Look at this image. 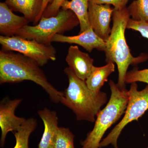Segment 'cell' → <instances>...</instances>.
I'll use <instances>...</instances> for the list:
<instances>
[{
    "instance_id": "1",
    "label": "cell",
    "mask_w": 148,
    "mask_h": 148,
    "mask_svg": "<svg viewBox=\"0 0 148 148\" xmlns=\"http://www.w3.org/2000/svg\"><path fill=\"white\" fill-rule=\"evenodd\" d=\"M40 66L32 58L19 53L0 51V84L16 83L31 81L42 88L54 103H60L63 92L48 80Z\"/></svg>"
},
{
    "instance_id": "2",
    "label": "cell",
    "mask_w": 148,
    "mask_h": 148,
    "mask_svg": "<svg viewBox=\"0 0 148 148\" xmlns=\"http://www.w3.org/2000/svg\"><path fill=\"white\" fill-rule=\"evenodd\" d=\"M127 7L114 10L112 14L113 26L110 34L106 41V61L115 63L119 72L117 85L120 89L125 88V78L130 65H137L148 59V54L142 53L134 57L130 52L125 38V31L130 18Z\"/></svg>"
},
{
    "instance_id": "3",
    "label": "cell",
    "mask_w": 148,
    "mask_h": 148,
    "mask_svg": "<svg viewBox=\"0 0 148 148\" xmlns=\"http://www.w3.org/2000/svg\"><path fill=\"white\" fill-rule=\"evenodd\" d=\"M64 72L69 84L63 92L60 103L73 111L77 120L95 122L97 115L107 102V94L90 90L85 81L78 77L69 67Z\"/></svg>"
},
{
    "instance_id": "4",
    "label": "cell",
    "mask_w": 148,
    "mask_h": 148,
    "mask_svg": "<svg viewBox=\"0 0 148 148\" xmlns=\"http://www.w3.org/2000/svg\"><path fill=\"white\" fill-rule=\"evenodd\" d=\"M111 90L110 100L105 108L97 115L93 129L85 140L81 142L82 148H99L106 131L124 113L129 99L128 90L120 89L112 80L109 83Z\"/></svg>"
},
{
    "instance_id": "5",
    "label": "cell",
    "mask_w": 148,
    "mask_h": 148,
    "mask_svg": "<svg viewBox=\"0 0 148 148\" xmlns=\"http://www.w3.org/2000/svg\"><path fill=\"white\" fill-rule=\"evenodd\" d=\"M79 24L78 19L73 12L61 9L56 16L49 17L42 16L36 25L25 26L15 36L50 45L53 36L58 34H63Z\"/></svg>"
},
{
    "instance_id": "6",
    "label": "cell",
    "mask_w": 148,
    "mask_h": 148,
    "mask_svg": "<svg viewBox=\"0 0 148 148\" xmlns=\"http://www.w3.org/2000/svg\"><path fill=\"white\" fill-rule=\"evenodd\" d=\"M129 99L124 116L108 135L101 141L99 148L110 145L119 148L117 141L123 128L130 123L138 119L148 110V85L142 90H138L136 82L131 83L128 90Z\"/></svg>"
},
{
    "instance_id": "7",
    "label": "cell",
    "mask_w": 148,
    "mask_h": 148,
    "mask_svg": "<svg viewBox=\"0 0 148 148\" xmlns=\"http://www.w3.org/2000/svg\"><path fill=\"white\" fill-rule=\"evenodd\" d=\"M0 44L2 50L21 53L34 60L40 66L56 59V51L51 44L41 43L17 36H1Z\"/></svg>"
},
{
    "instance_id": "8",
    "label": "cell",
    "mask_w": 148,
    "mask_h": 148,
    "mask_svg": "<svg viewBox=\"0 0 148 148\" xmlns=\"http://www.w3.org/2000/svg\"><path fill=\"white\" fill-rule=\"evenodd\" d=\"M114 8L110 5L98 4L89 2L88 18L94 32L106 41L110 34V22Z\"/></svg>"
},
{
    "instance_id": "9",
    "label": "cell",
    "mask_w": 148,
    "mask_h": 148,
    "mask_svg": "<svg viewBox=\"0 0 148 148\" xmlns=\"http://www.w3.org/2000/svg\"><path fill=\"white\" fill-rule=\"evenodd\" d=\"M22 101L21 99H8L0 105V127L1 130V146L3 147L6 138L10 132H14L24 124L26 119L16 116L15 110Z\"/></svg>"
},
{
    "instance_id": "10",
    "label": "cell",
    "mask_w": 148,
    "mask_h": 148,
    "mask_svg": "<svg viewBox=\"0 0 148 148\" xmlns=\"http://www.w3.org/2000/svg\"><path fill=\"white\" fill-rule=\"evenodd\" d=\"M51 42L75 44L82 47L89 52H91L93 49L105 51L106 48V41L95 34L91 27L77 36L55 35L51 39Z\"/></svg>"
},
{
    "instance_id": "11",
    "label": "cell",
    "mask_w": 148,
    "mask_h": 148,
    "mask_svg": "<svg viewBox=\"0 0 148 148\" xmlns=\"http://www.w3.org/2000/svg\"><path fill=\"white\" fill-rule=\"evenodd\" d=\"M66 60L69 68L78 77L85 81L92 71L93 59L88 53L81 51L77 46H71Z\"/></svg>"
},
{
    "instance_id": "12",
    "label": "cell",
    "mask_w": 148,
    "mask_h": 148,
    "mask_svg": "<svg viewBox=\"0 0 148 148\" xmlns=\"http://www.w3.org/2000/svg\"><path fill=\"white\" fill-rule=\"evenodd\" d=\"M24 16L12 12L5 2L0 3V33L4 36H15L17 32L29 24Z\"/></svg>"
},
{
    "instance_id": "13",
    "label": "cell",
    "mask_w": 148,
    "mask_h": 148,
    "mask_svg": "<svg viewBox=\"0 0 148 148\" xmlns=\"http://www.w3.org/2000/svg\"><path fill=\"white\" fill-rule=\"evenodd\" d=\"M38 114L44 125V130L38 148H54L59 127L56 112L45 108L39 111Z\"/></svg>"
},
{
    "instance_id": "14",
    "label": "cell",
    "mask_w": 148,
    "mask_h": 148,
    "mask_svg": "<svg viewBox=\"0 0 148 148\" xmlns=\"http://www.w3.org/2000/svg\"><path fill=\"white\" fill-rule=\"evenodd\" d=\"M43 0H5L6 3L14 11L23 14L29 22L36 25L42 5Z\"/></svg>"
},
{
    "instance_id": "15",
    "label": "cell",
    "mask_w": 148,
    "mask_h": 148,
    "mask_svg": "<svg viewBox=\"0 0 148 148\" xmlns=\"http://www.w3.org/2000/svg\"><path fill=\"white\" fill-rule=\"evenodd\" d=\"M89 0H64L61 9L71 10L79 22L80 32L82 33L90 28L88 18Z\"/></svg>"
},
{
    "instance_id": "16",
    "label": "cell",
    "mask_w": 148,
    "mask_h": 148,
    "mask_svg": "<svg viewBox=\"0 0 148 148\" xmlns=\"http://www.w3.org/2000/svg\"><path fill=\"white\" fill-rule=\"evenodd\" d=\"M114 71V64L111 62L102 67L93 66L90 75L85 80L88 87L93 91H100L105 82L108 81L109 76Z\"/></svg>"
},
{
    "instance_id": "17",
    "label": "cell",
    "mask_w": 148,
    "mask_h": 148,
    "mask_svg": "<svg viewBox=\"0 0 148 148\" xmlns=\"http://www.w3.org/2000/svg\"><path fill=\"white\" fill-rule=\"evenodd\" d=\"M38 123L33 118L26 120L24 124L14 132L16 144L13 148H29V137L36 128Z\"/></svg>"
},
{
    "instance_id": "18",
    "label": "cell",
    "mask_w": 148,
    "mask_h": 148,
    "mask_svg": "<svg viewBox=\"0 0 148 148\" xmlns=\"http://www.w3.org/2000/svg\"><path fill=\"white\" fill-rule=\"evenodd\" d=\"M127 8L133 20L148 21V0H135Z\"/></svg>"
},
{
    "instance_id": "19",
    "label": "cell",
    "mask_w": 148,
    "mask_h": 148,
    "mask_svg": "<svg viewBox=\"0 0 148 148\" xmlns=\"http://www.w3.org/2000/svg\"><path fill=\"white\" fill-rule=\"evenodd\" d=\"M74 138L69 128L58 127L54 148H75Z\"/></svg>"
},
{
    "instance_id": "20",
    "label": "cell",
    "mask_w": 148,
    "mask_h": 148,
    "mask_svg": "<svg viewBox=\"0 0 148 148\" xmlns=\"http://www.w3.org/2000/svg\"><path fill=\"white\" fill-rule=\"evenodd\" d=\"M146 83L148 85V69L139 70L135 69L127 72L125 78V83L138 82Z\"/></svg>"
},
{
    "instance_id": "21",
    "label": "cell",
    "mask_w": 148,
    "mask_h": 148,
    "mask_svg": "<svg viewBox=\"0 0 148 148\" xmlns=\"http://www.w3.org/2000/svg\"><path fill=\"white\" fill-rule=\"evenodd\" d=\"M127 29L140 32L143 37L148 39V21H135L130 18L127 22Z\"/></svg>"
},
{
    "instance_id": "22",
    "label": "cell",
    "mask_w": 148,
    "mask_h": 148,
    "mask_svg": "<svg viewBox=\"0 0 148 148\" xmlns=\"http://www.w3.org/2000/svg\"><path fill=\"white\" fill-rule=\"evenodd\" d=\"M64 0H54L48 6L42 16L45 17L55 16L58 14L61 9V5Z\"/></svg>"
},
{
    "instance_id": "23",
    "label": "cell",
    "mask_w": 148,
    "mask_h": 148,
    "mask_svg": "<svg viewBox=\"0 0 148 148\" xmlns=\"http://www.w3.org/2000/svg\"><path fill=\"white\" fill-rule=\"evenodd\" d=\"M89 2L98 4H107L113 5L114 9L120 10L126 7L129 0H89Z\"/></svg>"
},
{
    "instance_id": "24",
    "label": "cell",
    "mask_w": 148,
    "mask_h": 148,
    "mask_svg": "<svg viewBox=\"0 0 148 148\" xmlns=\"http://www.w3.org/2000/svg\"><path fill=\"white\" fill-rule=\"evenodd\" d=\"M54 0H43L42 1V8L41 11L40 13L39 16L38 18V20H37V24L38 23L40 19L42 17L43 14L44 12L45 11V10L46 9L47 7Z\"/></svg>"
},
{
    "instance_id": "25",
    "label": "cell",
    "mask_w": 148,
    "mask_h": 148,
    "mask_svg": "<svg viewBox=\"0 0 148 148\" xmlns=\"http://www.w3.org/2000/svg\"></svg>"
},
{
    "instance_id": "26",
    "label": "cell",
    "mask_w": 148,
    "mask_h": 148,
    "mask_svg": "<svg viewBox=\"0 0 148 148\" xmlns=\"http://www.w3.org/2000/svg\"></svg>"
}]
</instances>
